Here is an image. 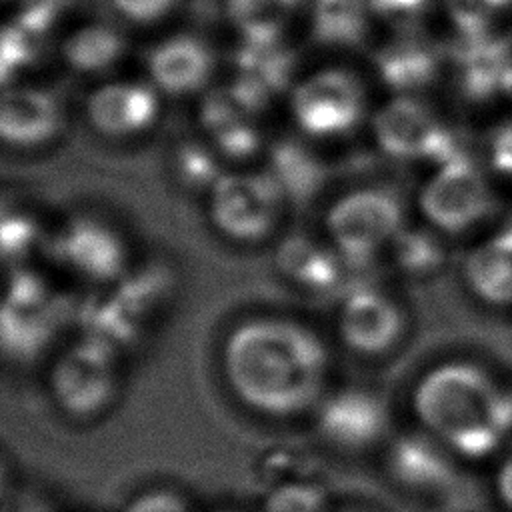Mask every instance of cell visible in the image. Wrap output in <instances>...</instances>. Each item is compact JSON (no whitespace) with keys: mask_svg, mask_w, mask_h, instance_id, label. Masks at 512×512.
Here are the masks:
<instances>
[{"mask_svg":"<svg viewBox=\"0 0 512 512\" xmlns=\"http://www.w3.org/2000/svg\"><path fill=\"white\" fill-rule=\"evenodd\" d=\"M224 372L234 394L270 416H290L320 394L328 354L318 336L286 318H254L226 338Z\"/></svg>","mask_w":512,"mask_h":512,"instance_id":"1","label":"cell"},{"mask_svg":"<svg viewBox=\"0 0 512 512\" xmlns=\"http://www.w3.org/2000/svg\"><path fill=\"white\" fill-rule=\"evenodd\" d=\"M412 406L422 430L468 460L490 456L512 432V394L472 362L452 360L428 370Z\"/></svg>","mask_w":512,"mask_h":512,"instance_id":"2","label":"cell"},{"mask_svg":"<svg viewBox=\"0 0 512 512\" xmlns=\"http://www.w3.org/2000/svg\"><path fill=\"white\" fill-rule=\"evenodd\" d=\"M418 206L434 230L460 234L492 214L496 194L486 174L464 152L434 166L420 190Z\"/></svg>","mask_w":512,"mask_h":512,"instance_id":"3","label":"cell"},{"mask_svg":"<svg viewBox=\"0 0 512 512\" xmlns=\"http://www.w3.org/2000/svg\"><path fill=\"white\" fill-rule=\"evenodd\" d=\"M378 148L394 160H424L440 166L464 154L454 132L414 96H396L372 116Z\"/></svg>","mask_w":512,"mask_h":512,"instance_id":"4","label":"cell"},{"mask_svg":"<svg viewBox=\"0 0 512 512\" xmlns=\"http://www.w3.org/2000/svg\"><path fill=\"white\" fill-rule=\"evenodd\" d=\"M404 226L398 196L382 186L358 188L338 198L326 212L330 242L346 256L378 258Z\"/></svg>","mask_w":512,"mask_h":512,"instance_id":"5","label":"cell"},{"mask_svg":"<svg viewBox=\"0 0 512 512\" xmlns=\"http://www.w3.org/2000/svg\"><path fill=\"white\" fill-rule=\"evenodd\" d=\"M364 110L362 82L344 68H320L296 82L290 92L296 126L316 138L348 134L360 124Z\"/></svg>","mask_w":512,"mask_h":512,"instance_id":"6","label":"cell"},{"mask_svg":"<svg viewBox=\"0 0 512 512\" xmlns=\"http://www.w3.org/2000/svg\"><path fill=\"white\" fill-rule=\"evenodd\" d=\"M116 346L82 336L66 348L50 372L54 400L72 416H90L102 410L118 384Z\"/></svg>","mask_w":512,"mask_h":512,"instance_id":"7","label":"cell"},{"mask_svg":"<svg viewBox=\"0 0 512 512\" xmlns=\"http://www.w3.org/2000/svg\"><path fill=\"white\" fill-rule=\"evenodd\" d=\"M282 192L264 172H224L210 188L212 224L228 238L254 242L264 238L276 224Z\"/></svg>","mask_w":512,"mask_h":512,"instance_id":"8","label":"cell"},{"mask_svg":"<svg viewBox=\"0 0 512 512\" xmlns=\"http://www.w3.org/2000/svg\"><path fill=\"white\" fill-rule=\"evenodd\" d=\"M64 302L32 270L14 268L2 304V344L12 356L40 352L64 320Z\"/></svg>","mask_w":512,"mask_h":512,"instance_id":"9","label":"cell"},{"mask_svg":"<svg viewBox=\"0 0 512 512\" xmlns=\"http://www.w3.org/2000/svg\"><path fill=\"white\" fill-rule=\"evenodd\" d=\"M48 256L68 272L98 286L126 272L124 242L114 228L92 216L68 218L46 242Z\"/></svg>","mask_w":512,"mask_h":512,"instance_id":"10","label":"cell"},{"mask_svg":"<svg viewBox=\"0 0 512 512\" xmlns=\"http://www.w3.org/2000/svg\"><path fill=\"white\" fill-rule=\"evenodd\" d=\"M278 270L294 284L314 294H332L340 300L360 288H368L366 272L334 244H322L310 236H288L276 248Z\"/></svg>","mask_w":512,"mask_h":512,"instance_id":"11","label":"cell"},{"mask_svg":"<svg viewBox=\"0 0 512 512\" xmlns=\"http://www.w3.org/2000/svg\"><path fill=\"white\" fill-rule=\"evenodd\" d=\"M322 440L340 450H364L386 430L382 400L364 388H344L322 400L316 412Z\"/></svg>","mask_w":512,"mask_h":512,"instance_id":"12","label":"cell"},{"mask_svg":"<svg viewBox=\"0 0 512 512\" xmlns=\"http://www.w3.org/2000/svg\"><path fill=\"white\" fill-rule=\"evenodd\" d=\"M386 468L398 486L416 494H442L456 480L454 454L426 430L396 436L388 448Z\"/></svg>","mask_w":512,"mask_h":512,"instance_id":"13","label":"cell"},{"mask_svg":"<svg viewBox=\"0 0 512 512\" xmlns=\"http://www.w3.org/2000/svg\"><path fill=\"white\" fill-rule=\"evenodd\" d=\"M158 112V90L150 82L116 80L98 86L86 98L90 126L110 138H126L148 130Z\"/></svg>","mask_w":512,"mask_h":512,"instance_id":"14","label":"cell"},{"mask_svg":"<svg viewBox=\"0 0 512 512\" xmlns=\"http://www.w3.org/2000/svg\"><path fill=\"white\" fill-rule=\"evenodd\" d=\"M402 328V310L376 286L354 290L342 298L338 330L352 350L360 354H382L396 344Z\"/></svg>","mask_w":512,"mask_h":512,"instance_id":"15","label":"cell"},{"mask_svg":"<svg viewBox=\"0 0 512 512\" xmlns=\"http://www.w3.org/2000/svg\"><path fill=\"white\" fill-rule=\"evenodd\" d=\"M150 84L170 96H186L200 90L212 76L214 54L194 34H174L160 40L146 56Z\"/></svg>","mask_w":512,"mask_h":512,"instance_id":"16","label":"cell"},{"mask_svg":"<svg viewBox=\"0 0 512 512\" xmlns=\"http://www.w3.org/2000/svg\"><path fill=\"white\" fill-rule=\"evenodd\" d=\"M58 96L40 86H6L0 104V134L6 144L30 148L52 140L62 126Z\"/></svg>","mask_w":512,"mask_h":512,"instance_id":"17","label":"cell"},{"mask_svg":"<svg viewBox=\"0 0 512 512\" xmlns=\"http://www.w3.org/2000/svg\"><path fill=\"white\" fill-rule=\"evenodd\" d=\"M200 124L212 148L232 160L254 156L262 146L256 114L248 110L232 88L212 90L200 104Z\"/></svg>","mask_w":512,"mask_h":512,"instance_id":"18","label":"cell"},{"mask_svg":"<svg viewBox=\"0 0 512 512\" xmlns=\"http://www.w3.org/2000/svg\"><path fill=\"white\" fill-rule=\"evenodd\" d=\"M82 336L98 338L116 348L138 338L146 316L116 288V284L98 286L76 308Z\"/></svg>","mask_w":512,"mask_h":512,"instance_id":"19","label":"cell"},{"mask_svg":"<svg viewBox=\"0 0 512 512\" xmlns=\"http://www.w3.org/2000/svg\"><path fill=\"white\" fill-rule=\"evenodd\" d=\"M468 288L486 304L512 306V234L500 230L464 260Z\"/></svg>","mask_w":512,"mask_h":512,"instance_id":"20","label":"cell"},{"mask_svg":"<svg viewBox=\"0 0 512 512\" xmlns=\"http://www.w3.org/2000/svg\"><path fill=\"white\" fill-rule=\"evenodd\" d=\"M266 172L278 184L284 200L308 202L322 188L326 170L320 158L298 140H278L268 150Z\"/></svg>","mask_w":512,"mask_h":512,"instance_id":"21","label":"cell"},{"mask_svg":"<svg viewBox=\"0 0 512 512\" xmlns=\"http://www.w3.org/2000/svg\"><path fill=\"white\" fill-rule=\"evenodd\" d=\"M126 54V38L110 24L94 22L70 32L62 44L64 62L80 74L110 70Z\"/></svg>","mask_w":512,"mask_h":512,"instance_id":"22","label":"cell"},{"mask_svg":"<svg viewBox=\"0 0 512 512\" xmlns=\"http://www.w3.org/2000/svg\"><path fill=\"white\" fill-rule=\"evenodd\" d=\"M376 72L396 96H414L436 72L434 54L418 42H394L376 54Z\"/></svg>","mask_w":512,"mask_h":512,"instance_id":"23","label":"cell"},{"mask_svg":"<svg viewBox=\"0 0 512 512\" xmlns=\"http://www.w3.org/2000/svg\"><path fill=\"white\" fill-rule=\"evenodd\" d=\"M370 16L368 0H314L312 36L328 46H356Z\"/></svg>","mask_w":512,"mask_h":512,"instance_id":"24","label":"cell"},{"mask_svg":"<svg viewBox=\"0 0 512 512\" xmlns=\"http://www.w3.org/2000/svg\"><path fill=\"white\" fill-rule=\"evenodd\" d=\"M300 0H226V16L246 42L280 40Z\"/></svg>","mask_w":512,"mask_h":512,"instance_id":"25","label":"cell"},{"mask_svg":"<svg viewBox=\"0 0 512 512\" xmlns=\"http://www.w3.org/2000/svg\"><path fill=\"white\" fill-rule=\"evenodd\" d=\"M390 254L402 272L416 278L434 274L446 260L444 246L434 230L416 226L400 228L390 242Z\"/></svg>","mask_w":512,"mask_h":512,"instance_id":"26","label":"cell"},{"mask_svg":"<svg viewBox=\"0 0 512 512\" xmlns=\"http://www.w3.org/2000/svg\"><path fill=\"white\" fill-rule=\"evenodd\" d=\"M172 168L176 180L190 190H208L222 178L224 170L212 146L182 142L174 148Z\"/></svg>","mask_w":512,"mask_h":512,"instance_id":"27","label":"cell"},{"mask_svg":"<svg viewBox=\"0 0 512 512\" xmlns=\"http://www.w3.org/2000/svg\"><path fill=\"white\" fill-rule=\"evenodd\" d=\"M262 512H328V494L314 478L278 482L266 488Z\"/></svg>","mask_w":512,"mask_h":512,"instance_id":"28","label":"cell"},{"mask_svg":"<svg viewBox=\"0 0 512 512\" xmlns=\"http://www.w3.org/2000/svg\"><path fill=\"white\" fill-rule=\"evenodd\" d=\"M510 4V0H444L448 18L466 34H482Z\"/></svg>","mask_w":512,"mask_h":512,"instance_id":"29","label":"cell"},{"mask_svg":"<svg viewBox=\"0 0 512 512\" xmlns=\"http://www.w3.org/2000/svg\"><path fill=\"white\" fill-rule=\"evenodd\" d=\"M40 36L42 34L26 28L18 20H14L12 24H8L4 28V36H2V78H4V82L8 80L10 72L32 62V58L38 50Z\"/></svg>","mask_w":512,"mask_h":512,"instance_id":"30","label":"cell"},{"mask_svg":"<svg viewBox=\"0 0 512 512\" xmlns=\"http://www.w3.org/2000/svg\"><path fill=\"white\" fill-rule=\"evenodd\" d=\"M38 224L22 212H4L2 216V256L6 262H18L38 242Z\"/></svg>","mask_w":512,"mask_h":512,"instance_id":"31","label":"cell"},{"mask_svg":"<svg viewBox=\"0 0 512 512\" xmlns=\"http://www.w3.org/2000/svg\"><path fill=\"white\" fill-rule=\"evenodd\" d=\"M178 0H110L114 12L132 24H154L166 18Z\"/></svg>","mask_w":512,"mask_h":512,"instance_id":"32","label":"cell"},{"mask_svg":"<svg viewBox=\"0 0 512 512\" xmlns=\"http://www.w3.org/2000/svg\"><path fill=\"white\" fill-rule=\"evenodd\" d=\"M426 4L428 0H368L372 16L398 28L414 24L424 12Z\"/></svg>","mask_w":512,"mask_h":512,"instance_id":"33","label":"cell"},{"mask_svg":"<svg viewBox=\"0 0 512 512\" xmlns=\"http://www.w3.org/2000/svg\"><path fill=\"white\" fill-rule=\"evenodd\" d=\"M124 512H192L186 500L170 490H148L132 498Z\"/></svg>","mask_w":512,"mask_h":512,"instance_id":"34","label":"cell"},{"mask_svg":"<svg viewBox=\"0 0 512 512\" xmlns=\"http://www.w3.org/2000/svg\"><path fill=\"white\" fill-rule=\"evenodd\" d=\"M488 162L494 172L512 178V122L498 126L488 140Z\"/></svg>","mask_w":512,"mask_h":512,"instance_id":"35","label":"cell"},{"mask_svg":"<svg viewBox=\"0 0 512 512\" xmlns=\"http://www.w3.org/2000/svg\"><path fill=\"white\" fill-rule=\"evenodd\" d=\"M498 498L512 510V452L502 460L496 474Z\"/></svg>","mask_w":512,"mask_h":512,"instance_id":"36","label":"cell"},{"mask_svg":"<svg viewBox=\"0 0 512 512\" xmlns=\"http://www.w3.org/2000/svg\"><path fill=\"white\" fill-rule=\"evenodd\" d=\"M4 512H44V510H40L36 504H30V502H18L8 506Z\"/></svg>","mask_w":512,"mask_h":512,"instance_id":"37","label":"cell"},{"mask_svg":"<svg viewBox=\"0 0 512 512\" xmlns=\"http://www.w3.org/2000/svg\"><path fill=\"white\" fill-rule=\"evenodd\" d=\"M504 94H506L508 100L512 102V68H510V72H508V76H506V82H504Z\"/></svg>","mask_w":512,"mask_h":512,"instance_id":"38","label":"cell"},{"mask_svg":"<svg viewBox=\"0 0 512 512\" xmlns=\"http://www.w3.org/2000/svg\"><path fill=\"white\" fill-rule=\"evenodd\" d=\"M502 230H504V232H508V234H512V216H510V220L506 222V226H504Z\"/></svg>","mask_w":512,"mask_h":512,"instance_id":"39","label":"cell"},{"mask_svg":"<svg viewBox=\"0 0 512 512\" xmlns=\"http://www.w3.org/2000/svg\"><path fill=\"white\" fill-rule=\"evenodd\" d=\"M216 512H236V510H216Z\"/></svg>","mask_w":512,"mask_h":512,"instance_id":"40","label":"cell"}]
</instances>
